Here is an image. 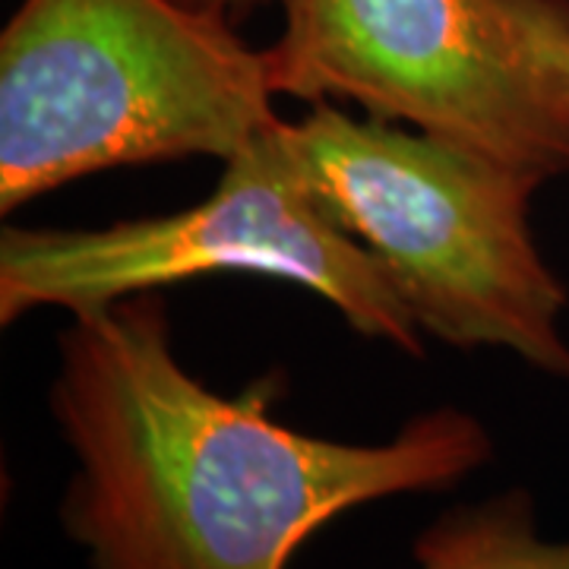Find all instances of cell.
<instances>
[{
	"instance_id": "cell-1",
	"label": "cell",
	"mask_w": 569,
	"mask_h": 569,
	"mask_svg": "<svg viewBox=\"0 0 569 569\" xmlns=\"http://www.w3.org/2000/svg\"><path fill=\"white\" fill-rule=\"evenodd\" d=\"M269 402V383L219 396L183 370L159 291L73 313L51 415L77 459L61 526L89 569H288L348 509L447 490L493 456L459 408L342 443L276 421Z\"/></svg>"
},
{
	"instance_id": "cell-2",
	"label": "cell",
	"mask_w": 569,
	"mask_h": 569,
	"mask_svg": "<svg viewBox=\"0 0 569 569\" xmlns=\"http://www.w3.org/2000/svg\"><path fill=\"white\" fill-rule=\"evenodd\" d=\"M276 99L266 48L181 0H22L0 36V212L104 168L228 162Z\"/></svg>"
},
{
	"instance_id": "cell-3",
	"label": "cell",
	"mask_w": 569,
	"mask_h": 569,
	"mask_svg": "<svg viewBox=\"0 0 569 569\" xmlns=\"http://www.w3.org/2000/svg\"><path fill=\"white\" fill-rule=\"evenodd\" d=\"M313 197L377 257L421 332L503 348L569 383L567 288L535 244L526 174L320 102L284 121Z\"/></svg>"
},
{
	"instance_id": "cell-4",
	"label": "cell",
	"mask_w": 569,
	"mask_h": 569,
	"mask_svg": "<svg viewBox=\"0 0 569 569\" xmlns=\"http://www.w3.org/2000/svg\"><path fill=\"white\" fill-rule=\"evenodd\" d=\"M276 96L342 102L526 174H569V0H272Z\"/></svg>"
},
{
	"instance_id": "cell-5",
	"label": "cell",
	"mask_w": 569,
	"mask_h": 569,
	"mask_svg": "<svg viewBox=\"0 0 569 569\" xmlns=\"http://www.w3.org/2000/svg\"><path fill=\"white\" fill-rule=\"evenodd\" d=\"M206 272H253L301 284L358 336L425 355L421 326L387 269L326 212L276 121L224 162L203 203L108 228H7L0 320L41 307L73 313Z\"/></svg>"
},
{
	"instance_id": "cell-6",
	"label": "cell",
	"mask_w": 569,
	"mask_h": 569,
	"mask_svg": "<svg viewBox=\"0 0 569 569\" xmlns=\"http://www.w3.org/2000/svg\"><path fill=\"white\" fill-rule=\"evenodd\" d=\"M418 569H569V538H541L529 490L443 512L415 541Z\"/></svg>"
},
{
	"instance_id": "cell-7",
	"label": "cell",
	"mask_w": 569,
	"mask_h": 569,
	"mask_svg": "<svg viewBox=\"0 0 569 569\" xmlns=\"http://www.w3.org/2000/svg\"><path fill=\"white\" fill-rule=\"evenodd\" d=\"M183 7L190 10H203V13H212V17H222L228 22H244L247 17H253L263 3H272V0H181Z\"/></svg>"
},
{
	"instance_id": "cell-8",
	"label": "cell",
	"mask_w": 569,
	"mask_h": 569,
	"mask_svg": "<svg viewBox=\"0 0 569 569\" xmlns=\"http://www.w3.org/2000/svg\"><path fill=\"white\" fill-rule=\"evenodd\" d=\"M553 61H557V67H560V73H563V80H567L569 86V36L560 39L557 51H553Z\"/></svg>"
}]
</instances>
